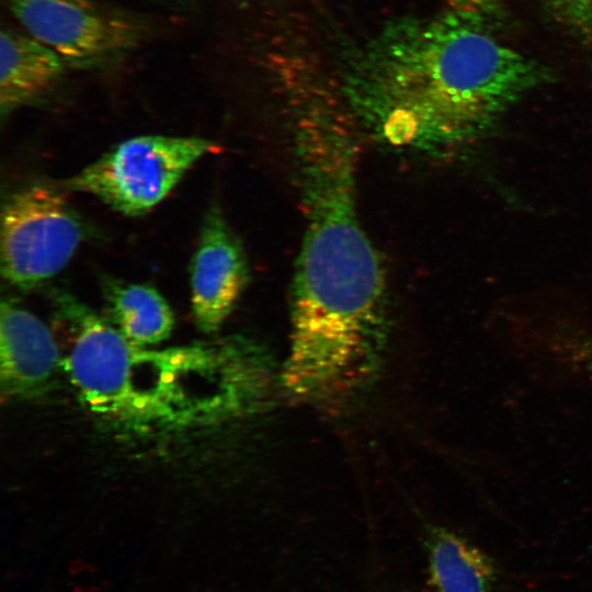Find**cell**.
Returning <instances> with one entry per match:
<instances>
[{
	"instance_id": "cell-12",
	"label": "cell",
	"mask_w": 592,
	"mask_h": 592,
	"mask_svg": "<svg viewBox=\"0 0 592 592\" xmlns=\"http://www.w3.org/2000/svg\"><path fill=\"white\" fill-rule=\"evenodd\" d=\"M554 16L572 34L592 41V0H545Z\"/></svg>"
},
{
	"instance_id": "cell-11",
	"label": "cell",
	"mask_w": 592,
	"mask_h": 592,
	"mask_svg": "<svg viewBox=\"0 0 592 592\" xmlns=\"http://www.w3.org/2000/svg\"><path fill=\"white\" fill-rule=\"evenodd\" d=\"M429 582L435 592H490L496 568L464 537L433 527L426 539Z\"/></svg>"
},
{
	"instance_id": "cell-3",
	"label": "cell",
	"mask_w": 592,
	"mask_h": 592,
	"mask_svg": "<svg viewBox=\"0 0 592 592\" xmlns=\"http://www.w3.org/2000/svg\"><path fill=\"white\" fill-rule=\"evenodd\" d=\"M55 307L69 337L62 371L86 408L115 425L185 430L229 415L248 397L251 368L237 341L139 346L68 293L56 294Z\"/></svg>"
},
{
	"instance_id": "cell-5",
	"label": "cell",
	"mask_w": 592,
	"mask_h": 592,
	"mask_svg": "<svg viewBox=\"0 0 592 592\" xmlns=\"http://www.w3.org/2000/svg\"><path fill=\"white\" fill-rule=\"evenodd\" d=\"M83 238L78 214L57 189L34 184L11 194L1 215V273L21 289L58 274Z\"/></svg>"
},
{
	"instance_id": "cell-7",
	"label": "cell",
	"mask_w": 592,
	"mask_h": 592,
	"mask_svg": "<svg viewBox=\"0 0 592 592\" xmlns=\"http://www.w3.org/2000/svg\"><path fill=\"white\" fill-rule=\"evenodd\" d=\"M249 265L242 243L221 210L205 214L190 264V301L195 326L217 332L237 305L247 283Z\"/></svg>"
},
{
	"instance_id": "cell-14",
	"label": "cell",
	"mask_w": 592,
	"mask_h": 592,
	"mask_svg": "<svg viewBox=\"0 0 592 592\" xmlns=\"http://www.w3.org/2000/svg\"><path fill=\"white\" fill-rule=\"evenodd\" d=\"M562 344V351L569 360L592 371V337H570Z\"/></svg>"
},
{
	"instance_id": "cell-4",
	"label": "cell",
	"mask_w": 592,
	"mask_h": 592,
	"mask_svg": "<svg viewBox=\"0 0 592 592\" xmlns=\"http://www.w3.org/2000/svg\"><path fill=\"white\" fill-rule=\"evenodd\" d=\"M217 146L201 137L144 135L123 140L62 184L112 209L141 215L175 187L191 167Z\"/></svg>"
},
{
	"instance_id": "cell-9",
	"label": "cell",
	"mask_w": 592,
	"mask_h": 592,
	"mask_svg": "<svg viewBox=\"0 0 592 592\" xmlns=\"http://www.w3.org/2000/svg\"><path fill=\"white\" fill-rule=\"evenodd\" d=\"M64 73V60L29 33L0 34V107L8 114L50 90Z\"/></svg>"
},
{
	"instance_id": "cell-13",
	"label": "cell",
	"mask_w": 592,
	"mask_h": 592,
	"mask_svg": "<svg viewBox=\"0 0 592 592\" xmlns=\"http://www.w3.org/2000/svg\"><path fill=\"white\" fill-rule=\"evenodd\" d=\"M453 9L473 14L490 26L499 24L502 21L501 0H451Z\"/></svg>"
},
{
	"instance_id": "cell-6",
	"label": "cell",
	"mask_w": 592,
	"mask_h": 592,
	"mask_svg": "<svg viewBox=\"0 0 592 592\" xmlns=\"http://www.w3.org/2000/svg\"><path fill=\"white\" fill-rule=\"evenodd\" d=\"M9 8L26 33L76 66L119 58L148 35L139 18L93 0H10Z\"/></svg>"
},
{
	"instance_id": "cell-2",
	"label": "cell",
	"mask_w": 592,
	"mask_h": 592,
	"mask_svg": "<svg viewBox=\"0 0 592 592\" xmlns=\"http://www.w3.org/2000/svg\"><path fill=\"white\" fill-rule=\"evenodd\" d=\"M550 78L543 64L499 42L483 20L453 9L383 35L351 90L377 138L442 153L483 137Z\"/></svg>"
},
{
	"instance_id": "cell-8",
	"label": "cell",
	"mask_w": 592,
	"mask_h": 592,
	"mask_svg": "<svg viewBox=\"0 0 592 592\" xmlns=\"http://www.w3.org/2000/svg\"><path fill=\"white\" fill-rule=\"evenodd\" d=\"M62 368V352L48 326L14 300L0 308V383L10 397L43 390Z\"/></svg>"
},
{
	"instance_id": "cell-10",
	"label": "cell",
	"mask_w": 592,
	"mask_h": 592,
	"mask_svg": "<svg viewBox=\"0 0 592 592\" xmlns=\"http://www.w3.org/2000/svg\"><path fill=\"white\" fill-rule=\"evenodd\" d=\"M110 322L130 343L157 346L172 333L171 306L153 286L105 278L102 285Z\"/></svg>"
},
{
	"instance_id": "cell-1",
	"label": "cell",
	"mask_w": 592,
	"mask_h": 592,
	"mask_svg": "<svg viewBox=\"0 0 592 592\" xmlns=\"http://www.w3.org/2000/svg\"><path fill=\"white\" fill-rule=\"evenodd\" d=\"M294 158L304 235L291 304L286 392L318 401L358 388L386 341V280L356 204L358 141L323 109L299 115Z\"/></svg>"
}]
</instances>
